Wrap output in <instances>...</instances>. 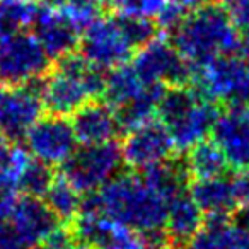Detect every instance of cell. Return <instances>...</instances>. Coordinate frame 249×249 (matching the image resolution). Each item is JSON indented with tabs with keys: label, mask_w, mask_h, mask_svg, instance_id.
Segmentation results:
<instances>
[{
	"label": "cell",
	"mask_w": 249,
	"mask_h": 249,
	"mask_svg": "<svg viewBox=\"0 0 249 249\" xmlns=\"http://www.w3.org/2000/svg\"><path fill=\"white\" fill-rule=\"evenodd\" d=\"M190 249H249V232L231 222V217H205Z\"/></svg>",
	"instance_id": "ffe728a7"
},
{
	"label": "cell",
	"mask_w": 249,
	"mask_h": 249,
	"mask_svg": "<svg viewBox=\"0 0 249 249\" xmlns=\"http://www.w3.org/2000/svg\"><path fill=\"white\" fill-rule=\"evenodd\" d=\"M237 29L249 28V0H218Z\"/></svg>",
	"instance_id": "83f0119b"
},
{
	"label": "cell",
	"mask_w": 249,
	"mask_h": 249,
	"mask_svg": "<svg viewBox=\"0 0 249 249\" xmlns=\"http://www.w3.org/2000/svg\"><path fill=\"white\" fill-rule=\"evenodd\" d=\"M205 224V213L200 210L195 200L183 191L178 195L167 207L166 217V235L171 246L181 248L200 232Z\"/></svg>",
	"instance_id": "ac0fdd59"
},
{
	"label": "cell",
	"mask_w": 249,
	"mask_h": 249,
	"mask_svg": "<svg viewBox=\"0 0 249 249\" xmlns=\"http://www.w3.org/2000/svg\"><path fill=\"white\" fill-rule=\"evenodd\" d=\"M235 224H237L241 229H244L246 232H249V205L241 207L237 210V215H235Z\"/></svg>",
	"instance_id": "4dcf8cb0"
},
{
	"label": "cell",
	"mask_w": 249,
	"mask_h": 249,
	"mask_svg": "<svg viewBox=\"0 0 249 249\" xmlns=\"http://www.w3.org/2000/svg\"><path fill=\"white\" fill-rule=\"evenodd\" d=\"M52 69V60L33 33H0V86L21 87L41 80Z\"/></svg>",
	"instance_id": "5b68a950"
},
{
	"label": "cell",
	"mask_w": 249,
	"mask_h": 249,
	"mask_svg": "<svg viewBox=\"0 0 249 249\" xmlns=\"http://www.w3.org/2000/svg\"><path fill=\"white\" fill-rule=\"evenodd\" d=\"M231 186L237 208L249 205V169L237 171V174L231 178Z\"/></svg>",
	"instance_id": "f1b7e54d"
},
{
	"label": "cell",
	"mask_w": 249,
	"mask_h": 249,
	"mask_svg": "<svg viewBox=\"0 0 249 249\" xmlns=\"http://www.w3.org/2000/svg\"><path fill=\"white\" fill-rule=\"evenodd\" d=\"M111 4L121 16L152 19L160 14L167 0H111Z\"/></svg>",
	"instance_id": "4316f807"
},
{
	"label": "cell",
	"mask_w": 249,
	"mask_h": 249,
	"mask_svg": "<svg viewBox=\"0 0 249 249\" xmlns=\"http://www.w3.org/2000/svg\"><path fill=\"white\" fill-rule=\"evenodd\" d=\"M190 196L200 207L205 217H231L237 210L231 178L217 176L195 179L190 186Z\"/></svg>",
	"instance_id": "d6986e66"
},
{
	"label": "cell",
	"mask_w": 249,
	"mask_h": 249,
	"mask_svg": "<svg viewBox=\"0 0 249 249\" xmlns=\"http://www.w3.org/2000/svg\"><path fill=\"white\" fill-rule=\"evenodd\" d=\"M121 166V147L116 142H107L77 147L60 167L62 178L67 183L72 184L80 195H89L99 191L104 184L116 178Z\"/></svg>",
	"instance_id": "52a82bcc"
},
{
	"label": "cell",
	"mask_w": 249,
	"mask_h": 249,
	"mask_svg": "<svg viewBox=\"0 0 249 249\" xmlns=\"http://www.w3.org/2000/svg\"><path fill=\"white\" fill-rule=\"evenodd\" d=\"M53 167L35 157H28L18 178V191L35 198H43L55 181Z\"/></svg>",
	"instance_id": "cb8c5ba5"
},
{
	"label": "cell",
	"mask_w": 249,
	"mask_h": 249,
	"mask_svg": "<svg viewBox=\"0 0 249 249\" xmlns=\"http://www.w3.org/2000/svg\"><path fill=\"white\" fill-rule=\"evenodd\" d=\"M38 7L33 0H14L0 4V33L21 31L33 26Z\"/></svg>",
	"instance_id": "d4e9b609"
},
{
	"label": "cell",
	"mask_w": 249,
	"mask_h": 249,
	"mask_svg": "<svg viewBox=\"0 0 249 249\" xmlns=\"http://www.w3.org/2000/svg\"><path fill=\"white\" fill-rule=\"evenodd\" d=\"M79 48L80 55L101 70L126 65L137 52L116 18H97L90 22L80 35Z\"/></svg>",
	"instance_id": "ba28073f"
},
{
	"label": "cell",
	"mask_w": 249,
	"mask_h": 249,
	"mask_svg": "<svg viewBox=\"0 0 249 249\" xmlns=\"http://www.w3.org/2000/svg\"><path fill=\"white\" fill-rule=\"evenodd\" d=\"M36 39L50 60H60L73 53L80 41V28L65 14L62 7H38L33 21Z\"/></svg>",
	"instance_id": "9a60e30c"
},
{
	"label": "cell",
	"mask_w": 249,
	"mask_h": 249,
	"mask_svg": "<svg viewBox=\"0 0 249 249\" xmlns=\"http://www.w3.org/2000/svg\"><path fill=\"white\" fill-rule=\"evenodd\" d=\"M118 24L121 26L123 33L126 35V38L130 39L135 50L142 48L143 45H147L149 41H152L154 38H157V24L152 19L145 18H133V16H116Z\"/></svg>",
	"instance_id": "484cf974"
},
{
	"label": "cell",
	"mask_w": 249,
	"mask_h": 249,
	"mask_svg": "<svg viewBox=\"0 0 249 249\" xmlns=\"http://www.w3.org/2000/svg\"><path fill=\"white\" fill-rule=\"evenodd\" d=\"M184 166L188 169V174L193 176L195 179L224 176L225 171L229 169V164L222 150L208 140H203L188 150Z\"/></svg>",
	"instance_id": "7402d4cb"
},
{
	"label": "cell",
	"mask_w": 249,
	"mask_h": 249,
	"mask_svg": "<svg viewBox=\"0 0 249 249\" xmlns=\"http://www.w3.org/2000/svg\"><path fill=\"white\" fill-rule=\"evenodd\" d=\"M72 128L75 139L82 145L114 142L121 130L116 113L106 103L89 101L72 114Z\"/></svg>",
	"instance_id": "e0dca14e"
},
{
	"label": "cell",
	"mask_w": 249,
	"mask_h": 249,
	"mask_svg": "<svg viewBox=\"0 0 249 249\" xmlns=\"http://www.w3.org/2000/svg\"><path fill=\"white\" fill-rule=\"evenodd\" d=\"M104 79V70L90 65L82 55L70 53L62 56L41 80L43 106L55 116L69 118L103 94Z\"/></svg>",
	"instance_id": "3957f363"
},
{
	"label": "cell",
	"mask_w": 249,
	"mask_h": 249,
	"mask_svg": "<svg viewBox=\"0 0 249 249\" xmlns=\"http://www.w3.org/2000/svg\"><path fill=\"white\" fill-rule=\"evenodd\" d=\"M24 140L31 157L52 167L62 166L79 143L69 118L55 114L39 118Z\"/></svg>",
	"instance_id": "4fadbf2b"
},
{
	"label": "cell",
	"mask_w": 249,
	"mask_h": 249,
	"mask_svg": "<svg viewBox=\"0 0 249 249\" xmlns=\"http://www.w3.org/2000/svg\"><path fill=\"white\" fill-rule=\"evenodd\" d=\"M2 222H7L18 237L29 249L41 246L58 229L60 220L41 198L22 195L12 200L9 212Z\"/></svg>",
	"instance_id": "5bb4252c"
},
{
	"label": "cell",
	"mask_w": 249,
	"mask_h": 249,
	"mask_svg": "<svg viewBox=\"0 0 249 249\" xmlns=\"http://www.w3.org/2000/svg\"><path fill=\"white\" fill-rule=\"evenodd\" d=\"M145 86L147 84L140 80L132 65H121L109 70V73L104 79V89L101 96L104 97V103L107 106L118 109L135 99Z\"/></svg>",
	"instance_id": "44dd1931"
},
{
	"label": "cell",
	"mask_w": 249,
	"mask_h": 249,
	"mask_svg": "<svg viewBox=\"0 0 249 249\" xmlns=\"http://www.w3.org/2000/svg\"><path fill=\"white\" fill-rule=\"evenodd\" d=\"M173 33L171 43L193 70L241 50L237 28L213 2L190 12Z\"/></svg>",
	"instance_id": "7a4b0ae2"
},
{
	"label": "cell",
	"mask_w": 249,
	"mask_h": 249,
	"mask_svg": "<svg viewBox=\"0 0 249 249\" xmlns=\"http://www.w3.org/2000/svg\"><path fill=\"white\" fill-rule=\"evenodd\" d=\"M133 70L149 86H186L193 79L191 65L178 53L173 43L154 38L133 55Z\"/></svg>",
	"instance_id": "9c48e42d"
},
{
	"label": "cell",
	"mask_w": 249,
	"mask_h": 249,
	"mask_svg": "<svg viewBox=\"0 0 249 249\" xmlns=\"http://www.w3.org/2000/svg\"><path fill=\"white\" fill-rule=\"evenodd\" d=\"M169 203L142 173H132L120 174L99 191L87 195L80 212L113 218L142 234L150 249H166L171 246L164 229Z\"/></svg>",
	"instance_id": "6da1fadb"
},
{
	"label": "cell",
	"mask_w": 249,
	"mask_h": 249,
	"mask_svg": "<svg viewBox=\"0 0 249 249\" xmlns=\"http://www.w3.org/2000/svg\"><path fill=\"white\" fill-rule=\"evenodd\" d=\"M212 142L222 150L229 167L249 169V118L242 107L218 113L212 128Z\"/></svg>",
	"instance_id": "2e32d148"
},
{
	"label": "cell",
	"mask_w": 249,
	"mask_h": 249,
	"mask_svg": "<svg viewBox=\"0 0 249 249\" xmlns=\"http://www.w3.org/2000/svg\"><path fill=\"white\" fill-rule=\"evenodd\" d=\"M196 92L229 107L249 106V65L235 55L220 56L193 70Z\"/></svg>",
	"instance_id": "8992f818"
},
{
	"label": "cell",
	"mask_w": 249,
	"mask_h": 249,
	"mask_svg": "<svg viewBox=\"0 0 249 249\" xmlns=\"http://www.w3.org/2000/svg\"><path fill=\"white\" fill-rule=\"evenodd\" d=\"M120 147L123 162L137 171H145L166 162L176 150L167 128L157 120L128 130Z\"/></svg>",
	"instance_id": "7c38bea8"
},
{
	"label": "cell",
	"mask_w": 249,
	"mask_h": 249,
	"mask_svg": "<svg viewBox=\"0 0 249 249\" xmlns=\"http://www.w3.org/2000/svg\"><path fill=\"white\" fill-rule=\"evenodd\" d=\"M41 80L21 87H0V135L12 143L24 140L41 118L45 107Z\"/></svg>",
	"instance_id": "30bf717a"
},
{
	"label": "cell",
	"mask_w": 249,
	"mask_h": 249,
	"mask_svg": "<svg viewBox=\"0 0 249 249\" xmlns=\"http://www.w3.org/2000/svg\"><path fill=\"white\" fill-rule=\"evenodd\" d=\"M97 4H107V2H111V0H96Z\"/></svg>",
	"instance_id": "836d02e7"
},
{
	"label": "cell",
	"mask_w": 249,
	"mask_h": 249,
	"mask_svg": "<svg viewBox=\"0 0 249 249\" xmlns=\"http://www.w3.org/2000/svg\"><path fill=\"white\" fill-rule=\"evenodd\" d=\"M43 198H45L43 201L56 215V218L60 222H67V224L69 222L72 224L79 217L84 200L79 191L70 183H67L63 178H58V179L53 181Z\"/></svg>",
	"instance_id": "603a6c76"
},
{
	"label": "cell",
	"mask_w": 249,
	"mask_h": 249,
	"mask_svg": "<svg viewBox=\"0 0 249 249\" xmlns=\"http://www.w3.org/2000/svg\"><path fill=\"white\" fill-rule=\"evenodd\" d=\"M70 232L79 249H150L142 234L101 213L80 212Z\"/></svg>",
	"instance_id": "8fae6325"
},
{
	"label": "cell",
	"mask_w": 249,
	"mask_h": 249,
	"mask_svg": "<svg viewBox=\"0 0 249 249\" xmlns=\"http://www.w3.org/2000/svg\"><path fill=\"white\" fill-rule=\"evenodd\" d=\"M0 249H29L7 222L0 220Z\"/></svg>",
	"instance_id": "f546056e"
},
{
	"label": "cell",
	"mask_w": 249,
	"mask_h": 249,
	"mask_svg": "<svg viewBox=\"0 0 249 249\" xmlns=\"http://www.w3.org/2000/svg\"><path fill=\"white\" fill-rule=\"evenodd\" d=\"M33 2L43 5V7H62V5H65L67 2H69V0H33Z\"/></svg>",
	"instance_id": "1f68e13d"
},
{
	"label": "cell",
	"mask_w": 249,
	"mask_h": 249,
	"mask_svg": "<svg viewBox=\"0 0 249 249\" xmlns=\"http://www.w3.org/2000/svg\"><path fill=\"white\" fill-rule=\"evenodd\" d=\"M9 2H14V0H0V4H9Z\"/></svg>",
	"instance_id": "e575fe53"
},
{
	"label": "cell",
	"mask_w": 249,
	"mask_h": 249,
	"mask_svg": "<svg viewBox=\"0 0 249 249\" xmlns=\"http://www.w3.org/2000/svg\"><path fill=\"white\" fill-rule=\"evenodd\" d=\"M241 53L242 60L249 65V35H246L244 39H241Z\"/></svg>",
	"instance_id": "d6a6232c"
},
{
	"label": "cell",
	"mask_w": 249,
	"mask_h": 249,
	"mask_svg": "<svg viewBox=\"0 0 249 249\" xmlns=\"http://www.w3.org/2000/svg\"><path fill=\"white\" fill-rule=\"evenodd\" d=\"M215 103L186 86L167 87L157 104L159 121L173 139L174 149L190 150L212 133L218 116Z\"/></svg>",
	"instance_id": "277c9868"
}]
</instances>
